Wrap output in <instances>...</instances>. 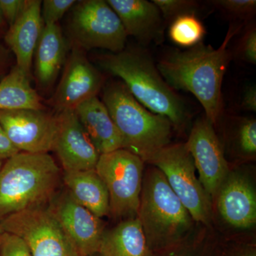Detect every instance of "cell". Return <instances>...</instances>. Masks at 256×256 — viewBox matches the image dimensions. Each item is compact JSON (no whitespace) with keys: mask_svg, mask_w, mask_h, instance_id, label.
<instances>
[{"mask_svg":"<svg viewBox=\"0 0 256 256\" xmlns=\"http://www.w3.org/2000/svg\"><path fill=\"white\" fill-rule=\"evenodd\" d=\"M240 28V25H232L218 48L201 42L184 50H170L156 64L169 86L194 96L213 124L223 112L222 84L232 58L228 43Z\"/></svg>","mask_w":256,"mask_h":256,"instance_id":"6da1fadb","label":"cell"},{"mask_svg":"<svg viewBox=\"0 0 256 256\" xmlns=\"http://www.w3.org/2000/svg\"><path fill=\"white\" fill-rule=\"evenodd\" d=\"M99 64L106 72L122 79L134 98L148 110L166 118L178 129L186 124V102L166 84L146 48H124L104 55Z\"/></svg>","mask_w":256,"mask_h":256,"instance_id":"7a4b0ae2","label":"cell"},{"mask_svg":"<svg viewBox=\"0 0 256 256\" xmlns=\"http://www.w3.org/2000/svg\"><path fill=\"white\" fill-rule=\"evenodd\" d=\"M60 170L48 153L20 152L0 170V222L32 207L47 206L58 192Z\"/></svg>","mask_w":256,"mask_h":256,"instance_id":"3957f363","label":"cell"},{"mask_svg":"<svg viewBox=\"0 0 256 256\" xmlns=\"http://www.w3.org/2000/svg\"><path fill=\"white\" fill-rule=\"evenodd\" d=\"M137 218L151 252L162 250L182 240L191 232L193 218L154 166L143 176Z\"/></svg>","mask_w":256,"mask_h":256,"instance_id":"277c9868","label":"cell"},{"mask_svg":"<svg viewBox=\"0 0 256 256\" xmlns=\"http://www.w3.org/2000/svg\"><path fill=\"white\" fill-rule=\"evenodd\" d=\"M102 102L118 130L124 149L144 162L150 156L170 144L171 122L144 107L124 82H109L102 94Z\"/></svg>","mask_w":256,"mask_h":256,"instance_id":"5b68a950","label":"cell"},{"mask_svg":"<svg viewBox=\"0 0 256 256\" xmlns=\"http://www.w3.org/2000/svg\"><path fill=\"white\" fill-rule=\"evenodd\" d=\"M144 162L164 174L170 188L194 220L210 224V198L196 178L193 158L184 143L168 144L148 156Z\"/></svg>","mask_w":256,"mask_h":256,"instance_id":"8992f818","label":"cell"},{"mask_svg":"<svg viewBox=\"0 0 256 256\" xmlns=\"http://www.w3.org/2000/svg\"><path fill=\"white\" fill-rule=\"evenodd\" d=\"M144 162L124 149L100 154L96 171L109 194V216L114 220L137 216Z\"/></svg>","mask_w":256,"mask_h":256,"instance_id":"52a82bcc","label":"cell"},{"mask_svg":"<svg viewBox=\"0 0 256 256\" xmlns=\"http://www.w3.org/2000/svg\"><path fill=\"white\" fill-rule=\"evenodd\" d=\"M69 22V32L77 46L102 48L112 54L126 48L128 35L120 20L105 0L77 2Z\"/></svg>","mask_w":256,"mask_h":256,"instance_id":"ba28073f","label":"cell"},{"mask_svg":"<svg viewBox=\"0 0 256 256\" xmlns=\"http://www.w3.org/2000/svg\"><path fill=\"white\" fill-rule=\"evenodd\" d=\"M28 244L32 256H80L48 206L32 207L0 222Z\"/></svg>","mask_w":256,"mask_h":256,"instance_id":"9c48e42d","label":"cell"},{"mask_svg":"<svg viewBox=\"0 0 256 256\" xmlns=\"http://www.w3.org/2000/svg\"><path fill=\"white\" fill-rule=\"evenodd\" d=\"M47 206L79 256L98 252L105 232L101 218L79 204L66 188L57 192Z\"/></svg>","mask_w":256,"mask_h":256,"instance_id":"30bf717a","label":"cell"},{"mask_svg":"<svg viewBox=\"0 0 256 256\" xmlns=\"http://www.w3.org/2000/svg\"><path fill=\"white\" fill-rule=\"evenodd\" d=\"M184 144L193 158L198 180L212 198L217 194L229 174L228 162L214 124L206 117L197 120Z\"/></svg>","mask_w":256,"mask_h":256,"instance_id":"8fae6325","label":"cell"},{"mask_svg":"<svg viewBox=\"0 0 256 256\" xmlns=\"http://www.w3.org/2000/svg\"><path fill=\"white\" fill-rule=\"evenodd\" d=\"M0 124L18 151L48 153L53 150L56 116L35 109L1 110Z\"/></svg>","mask_w":256,"mask_h":256,"instance_id":"7c38bea8","label":"cell"},{"mask_svg":"<svg viewBox=\"0 0 256 256\" xmlns=\"http://www.w3.org/2000/svg\"><path fill=\"white\" fill-rule=\"evenodd\" d=\"M104 84L100 72L78 47L74 48L50 102L57 112L74 110L77 106L97 96Z\"/></svg>","mask_w":256,"mask_h":256,"instance_id":"4fadbf2b","label":"cell"},{"mask_svg":"<svg viewBox=\"0 0 256 256\" xmlns=\"http://www.w3.org/2000/svg\"><path fill=\"white\" fill-rule=\"evenodd\" d=\"M53 150L64 172L95 170L100 154L82 127L74 110L57 112Z\"/></svg>","mask_w":256,"mask_h":256,"instance_id":"5bb4252c","label":"cell"},{"mask_svg":"<svg viewBox=\"0 0 256 256\" xmlns=\"http://www.w3.org/2000/svg\"><path fill=\"white\" fill-rule=\"evenodd\" d=\"M118 16L128 36L136 38L142 46L161 43L165 22L159 9L148 0H107Z\"/></svg>","mask_w":256,"mask_h":256,"instance_id":"9a60e30c","label":"cell"},{"mask_svg":"<svg viewBox=\"0 0 256 256\" xmlns=\"http://www.w3.org/2000/svg\"><path fill=\"white\" fill-rule=\"evenodd\" d=\"M218 208L224 220L232 226H254L256 195L252 184L242 175H228L218 191Z\"/></svg>","mask_w":256,"mask_h":256,"instance_id":"2e32d148","label":"cell"},{"mask_svg":"<svg viewBox=\"0 0 256 256\" xmlns=\"http://www.w3.org/2000/svg\"><path fill=\"white\" fill-rule=\"evenodd\" d=\"M42 3L40 0H28L23 12L5 36V41L16 56V66L28 76L44 28Z\"/></svg>","mask_w":256,"mask_h":256,"instance_id":"e0dca14e","label":"cell"},{"mask_svg":"<svg viewBox=\"0 0 256 256\" xmlns=\"http://www.w3.org/2000/svg\"><path fill=\"white\" fill-rule=\"evenodd\" d=\"M74 110L99 154L124 149L118 130L107 108L97 96L80 104Z\"/></svg>","mask_w":256,"mask_h":256,"instance_id":"ac0fdd59","label":"cell"},{"mask_svg":"<svg viewBox=\"0 0 256 256\" xmlns=\"http://www.w3.org/2000/svg\"><path fill=\"white\" fill-rule=\"evenodd\" d=\"M66 52V43L60 25H44L35 50V76L40 86L46 88L54 84L65 64Z\"/></svg>","mask_w":256,"mask_h":256,"instance_id":"d6986e66","label":"cell"},{"mask_svg":"<svg viewBox=\"0 0 256 256\" xmlns=\"http://www.w3.org/2000/svg\"><path fill=\"white\" fill-rule=\"evenodd\" d=\"M65 188L79 204L98 218L109 215V194L96 170L64 172Z\"/></svg>","mask_w":256,"mask_h":256,"instance_id":"ffe728a7","label":"cell"},{"mask_svg":"<svg viewBox=\"0 0 256 256\" xmlns=\"http://www.w3.org/2000/svg\"><path fill=\"white\" fill-rule=\"evenodd\" d=\"M100 256H152L137 217L121 220L105 230L98 250Z\"/></svg>","mask_w":256,"mask_h":256,"instance_id":"44dd1931","label":"cell"},{"mask_svg":"<svg viewBox=\"0 0 256 256\" xmlns=\"http://www.w3.org/2000/svg\"><path fill=\"white\" fill-rule=\"evenodd\" d=\"M18 109L44 110V106L30 76L16 66L0 82V111Z\"/></svg>","mask_w":256,"mask_h":256,"instance_id":"7402d4cb","label":"cell"},{"mask_svg":"<svg viewBox=\"0 0 256 256\" xmlns=\"http://www.w3.org/2000/svg\"><path fill=\"white\" fill-rule=\"evenodd\" d=\"M206 30L200 18L194 14L182 15L170 23V40L183 48H190L202 42Z\"/></svg>","mask_w":256,"mask_h":256,"instance_id":"603a6c76","label":"cell"},{"mask_svg":"<svg viewBox=\"0 0 256 256\" xmlns=\"http://www.w3.org/2000/svg\"><path fill=\"white\" fill-rule=\"evenodd\" d=\"M152 2L158 6L165 23L182 15H197L200 10V3L192 0H153Z\"/></svg>","mask_w":256,"mask_h":256,"instance_id":"cb8c5ba5","label":"cell"},{"mask_svg":"<svg viewBox=\"0 0 256 256\" xmlns=\"http://www.w3.org/2000/svg\"><path fill=\"white\" fill-rule=\"evenodd\" d=\"M210 2L224 14L236 20H248L256 14V0H214Z\"/></svg>","mask_w":256,"mask_h":256,"instance_id":"d4e9b609","label":"cell"},{"mask_svg":"<svg viewBox=\"0 0 256 256\" xmlns=\"http://www.w3.org/2000/svg\"><path fill=\"white\" fill-rule=\"evenodd\" d=\"M237 146L242 154L254 156L256 153V120L254 118L239 119L237 127Z\"/></svg>","mask_w":256,"mask_h":256,"instance_id":"484cf974","label":"cell"},{"mask_svg":"<svg viewBox=\"0 0 256 256\" xmlns=\"http://www.w3.org/2000/svg\"><path fill=\"white\" fill-rule=\"evenodd\" d=\"M236 54L246 63L256 64V28L252 25L246 30L239 40Z\"/></svg>","mask_w":256,"mask_h":256,"instance_id":"4316f807","label":"cell"},{"mask_svg":"<svg viewBox=\"0 0 256 256\" xmlns=\"http://www.w3.org/2000/svg\"><path fill=\"white\" fill-rule=\"evenodd\" d=\"M75 0H44L42 2V16L44 24H58L60 18L74 5Z\"/></svg>","mask_w":256,"mask_h":256,"instance_id":"83f0119b","label":"cell"},{"mask_svg":"<svg viewBox=\"0 0 256 256\" xmlns=\"http://www.w3.org/2000/svg\"><path fill=\"white\" fill-rule=\"evenodd\" d=\"M0 256H32L28 244L15 234L4 232L0 238Z\"/></svg>","mask_w":256,"mask_h":256,"instance_id":"f1b7e54d","label":"cell"},{"mask_svg":"<svg viewBox=\"0 0 256 256\" xmlns=\"http://www.w3.org/2000/svg\"><path fill=\"white\" fill-rule=\"evenodd\" d=\"M28 3V0H0L2 14L10 26L16 22L23 12Z\"/></svg>","mask_w":256,"mask_h":256,"instance_id":"f546056e","label":"cell"},{"mask_svg":"<svg viewBox=\"0 0 256 256\" xmlns=\"http://www.w3.org/2000/svg\"><path fill=\"white\" fill-rule=\"evenodd\" d=\"M20 152L16 146L8 138L2 126L0 124V160L10 159V158Z\"/></svg>","mask_w":256,"mask_h":256,"instance_id":"4dcf8cb0","label":"cell"},{"mask_svg":"<svg viewBox=\"0 0 256 256\" xmlns=\"http://www.w3.org/2000/svg\"><path fill=\"white\" fill-rule=\"evenodd\" d=\"M242 107L244 110L256 112V88L255 86L248 87L242 97Z\"/></svg>","mask_w":256,"mask_h":256,"instance_id":"1f68e13d","label":"cell"},{"mask_svg":"<svg viewBox=\"0 0 256 256\" xmlns=\"http://www.w3.org/2000/svg\"><path fill=\"white\" fill-rule=\"evenodd\" d=\"M3 22H4V18H3L1 10H0V26L2 24Z\"/></svg>","mask_w":256,"mask_h":256,"instance_id":"d6a6232c","label":"cell"},{"mask_svg":"<svg viewBox=\"0 0 256 256\" xmlns=\"http://www.w3.org/2000/svg\"><path fill=\"white\" fill-rule=\"evenodd\" d=\"M4 229H3L2 226L1 225H0V236L2 235L3 233H4Z\"/></svg>","mask_w":256,"mask_h":256,"instance_id":"836d02e7","label":"cell"},{"mask_svg":"<svg viewBox=\"0 0 256 256\" xmlns=\"http://www.w3.org/2000/svg\"><path fill=\"white\" fill-rule=\"evenodd\" d=\"M2 162L3 161H1V160H0V170H1L2 166L3 165Z\"/></svg>","mask_w":256,"mask_h":256,"instance_id":"e575fe53","label":"cell"},{"mask_svg":"<svg viewBox=\"0 0 256 256\" xmlns=\"http://www.w3.org/2000/svg\"><path fill=\"white\" fill-rule=\"evenodd\" d=\"M100 256L99 255L98 252H97V254H94V255H92V256Z\"/></svg>","mask_w":256,"mask_h":256,"instance_id":"d590c367","label":"cell"},{"mask_svg":"<svg viewBox=\"0 0 256 256\" xmlns=\"http://www.w3.org/2000/svg\"><path fill=\"white\" fill-rule=\"evenodd\" d=\"M2 236V235H1ZM1 236H0V238H1Z\"/></svg>","mask_w":256,"mask_h":256,"instance_id":"8d00e7d4","label":"cell"},{"mask_svg":"<svg viewBox=\"0 0 256 256\" xmlns=\"http://www.w3.org/2000/svg\"></svg>","mask_w":256,"mask_h":256,"instance_id":"74e56055","label":"cell"}]
</instances>
